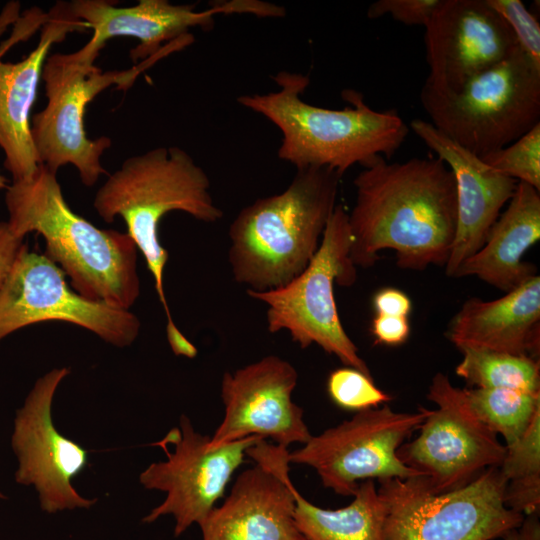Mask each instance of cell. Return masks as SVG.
<instances>
[{"instance_id":"cell-1","label":"cell","mask_w":540,"mask_h":540,"mask_svg":"<svg viewBox=\"0 0 540 540\" xmlns=\"http://www.w3.org/2000/svg\"><path fill=\"white\" fill-rule=\"evenodd\" d=\"M348 223L349 257L368 268L379 252H395L397 266L422 271L445 266L457 225L456 184L439 158L388 163L378 156L355 177Z\"/></svg>"},{"instance_id":"cell-2","label":"cell","mask_w":540,"mask_h":540,"mask_svg":"<svg viewBox=\"0 0 540 540\" xmlns=\"http://www.w3.org/2000/svg\"><path fill=\"white\" fill-rule=\"evenodd\" d=\"M7 223L20 238L37 232L44 255L70 278L72 288L92 301L130 310L140 295L137 247L127 233L100 229L66 202L56 173L40 164L27 180L5 190Z\"/></svg>"},{"instance_id":"cell-3","label":"cell","mask_w":540,"mask_h":540,"mask_svg":"<svg viewBox=\"0 0 540 540\" xmlns=\"http://www.w3.org/2000/svg\"><path fill=\"white\" fill-rule=\"evenodd\" d=\"M273 79L279 90L243 95L237 101L281 131L278 158L296 170L326 167L342 177L356 164L365 167L378 156L390 159L409 133L394 109L373 110L359 92L343 91L352 106L328 109L300 97L310 83L308 76L281 71Z\"/></svg>"},{"instance_id":"cell-4","label":"cell","mask_w":540,"mask_h":540,"mask_svg":"<svg viewBox=\"0 0 540 540\" xmlns=\"http://www.w3.org/2000/svg\"><path fill=\"white\" fill-rule=\"evenodd\" d=\"M340 179L326 167L297 169L283 192L242 208L228 230L234 280L246 291L262 292L298 277L319 248Z\"/></svg>"},{"instance_id":"cell-5","label":"cell","mask_w":540,"mask_h":540,"mask_svg":"<svg viewBox=\"0 0 540 540\" xmlns=\"http://www.w3.org/2000/svg\"><path fill=\"white\" fill-rule=\"evenodd\" d=\"M93 206L107 223L120 216L141 251L163 305L168 341L182 335L165 296L163 277L168 251L159 240V224L172 211L214 223L223 217L210 192V179L184 149L156 147L127 158L95 194Z\"/></svg>"},{"instance_id":"cell-6","label":"cell","mask_w":540,"mask_h":540,"mask_svg":"<svg viewBox=\"0 0 540 540\" xmlns=\"http://www.w3.org/2000/svg\"><path fill=\"white\" fill-rule=\"evenodd\" d=\"M193 41L191 34L180 37L157 54L122 71L103 72L95 65V58L86 55L81 48L72 53L49 55L41 75L47 104L31 120L40 164L55 173L62 166L73 165L82 183L93 186L106 173L101 158L111 146V139L87 137L84 122L87 105L112 85L118 90H127L143 71Z\"/></svg>"},{"instance_id":"cell-7","label":"cell","mask_w":540,"mask_h":540,"mask_svg":"<svg viewBox=\"0 0 540 540\" xmlns=\"http://www.w3.org/2000/svg\"><path fill=\"white\" fill-rule=\"evenodd\" d=\"M420 101L436 129L481 158L540 123V66L519 48L457 91L424 83Z\"/></svg>"},{"instance_id":"cell-8","label":"cell","mask_w":540,"mask_h":540,"mask_svg":"<svg viewBox=\"0 0 540 540\" xmlns=\"http://www.w3.org/2000/svg\"><path fill=\"white\" fill-rule=\"evenodd\" d=\"M348 212L337 204L324 229L314 257L306 269L286 285L247 294L267 305L270 333L287 330L302 349L312 344L336 356L345 366L371 376L368 365L346 333L336 305L334 285L351 286L356 267L349 253Z\"/></svg>"},{"instance_id":"cell-9","label":"cell","mask_w":540,"mask_h":540,"mask_svg":"<svg viewBox=\"0 0 540 540\" xmlns=\"http://www.w3.org/2000/svg\"><path fill=\"white\" fill-rule=\"evenodd\" d=\"M378 482L386 507L385 540H494L524 519L505 504L499 467L444 493L432 492L420 476Z\"/></svg>"},{"instance_id":"cell-10","label":"cell","mask_w":540,"mask_h":540,"mask_svg":"<svg viewBox=\"0 0 540 540\" xmlns=\"http://www.w3.org/2000/svg\"><path fill=\"white\" fill-rule=\"evenodd\" d=\"M14 25L0 45V148L12 182H18L30 179L40 166L30 115L49 50L86 26L67 2L56 3L47 15L34 7Z\"/></svg>"},{"instance_id":"cell-11","label":"cell","mask_w":540,"mask_h":540,"mask_svg":"<svg viewBox=\"0 0 540 540\" xmlns=\"http://www.w3.org/2000/svg\"><path fill=\"white\" fill-rule=\"evenodd\" d=\"M426 408L397 412L388 405L357 412L328 428L293 452L289 463L313 468L323 486L341 496H353L365 480L419 477L398 456V449L418 430Z\"/></svg>"},{"instance_id":"cell-12","label":"cell","mask_w":540,"mask_h":540,"mask_svg":"<svg viewBox=\"0 0 540 540\" xmlns=\"http://www.w3.org/2000/svg\"><path fill=\"white\" fill-rule=\"evenodd\" d=\"M427 398L436 408L426 409L417 437L403 443L397 453L432 492L461 488L483 471L500 466L505 445L469 412L460 388L445 374L434 375Z\"/></svg>"},{"instance_id":"cell-13","label":"cell","mask_w":540,"mask_h":540,"mask_svg":"<svg viewBox=\"0 0 540 540\" xmlns=\"http://www.w3.org/2000/svg\"><path fill=\"white\" fill-rule=\"evenodd\" d=\"M64 272L23 244L0 288V341L35 323L57 320L85 328L117 347L131 345L141 323L131 312L72 290Z\"/></svg>"},{"instance_id":"cell-14","label":"cell","mask_w":540,"mask_h":540,"mask_svg":"<svg viewBox=\"0 0 540 540\" xmlns=\"http://www.w3.org/2000/svg\"><path fill=\"white\" fill-rule=\"evenodd\" d=\"M262 440L250 436L220 446L209 444L210 436L195 431L190 419L181 415L180 426L157 444H174L166 461L150 464L139 476L142 486L166 493V498L143 518L151 523L164 515L175 519L174 535L200 524L223 497L234 472L243 463L247 450Z\"/></svg>"},{"instance_id":"cell-15","label":"cell","mask_w":540,"mask_h":540,"mask_svg":"<svg viewBox=\"0 0 540 540\" xmlns=\"http://www.w3.org/2000/svg\"><path fill=\"white\" fill-rule=\"evenodd\" d=\"M67 367L55 368L40 377L15 415L11 447L17 458L15 481L33 486L41 509L56 513L90 508L96 499L81 496L71 481L87 466L88 451L63 436L52 420V402Z\"/></svg>"},{"instance_id":"cell-16","label":"cell","mask_w":540,"mask_h":540,"mask_svg":"<svg viewBox=\"0 0 540 540\" xmlns=\"http://www.w3.org/2000/svg\"><path fill=\"white\" fill-rule=\"evenodd\" d=\"M288 453L264 439L247 450L256 465L239 474L224 502L199 524L202 540H306L294 519Z\"/></svg>"},{"instance_id":"cell-17","label":"cell","mask_w":540,"mask_h":540,"mask_svg":"<svg viewBox=\"0 0 540 540\" xmlns=\"http://www.w3.org/2000/svg\"><path fill=\"white\" fill-rule=\"evenodd\" d=\"M298 373L287 360L268 355L224 373L221 398L224 418L210 437L212 447L250 436L270 438L286 448L312 436L303 409L292 400Z\"/></svg>"},{"instance_id":"cell-18","label":"cell","mask_w":540,"mask_h":540,"mask_svg":"<svg viewBox=\"0 0 540 540\" xmlns=\"http://www.w3.org/2000/svg\"><path fill=\"white\" fill-rule=\"evenodd\" d=\"M72 13L93 33L81 47L97 58L106 42L115 37H133L139 44L130 51L134 65L157 54L162 48L187 34L194 27L209 29L217 14L250 13L276 17L279 8L256 0H232L197 11L195 4H172L167 0H140L134 6L118 7L105 0H74Z\"/></svg>"},{"instance_id":"cell-19","label":"cell","mask_w":540,"mask_h":540,"mask_svg":"<svg viewBox=\"0 0 540 540\" xmlns=\"http://www.w3.org/2000/svg\"><path fill=\"white\" fill-rule=\"evenodd\" d=\"M426 84L457 91L475 75L512 56L517 40L486 0H443L425 26Z\"/></svg>"},{"instance_id":"cell-20","label":"cell","mask_w":540,"mask_h":540,"mask_svg":"<svg viewBox=\"0 0 540 540\" xmlns=\"http://www.w3.org/2000/svg\"><path fill=\"white\" fill-rule=\"evenodd\" d=\"M410 128L446 164L455 179L457 225L445 264L446 275L454 277L461 264L484 245L518 182L491 169L430 122L414 119Z\"/></svg>"},{"instance_id":"cell-21","label":"cell","mask_w":540,"mask_h":540,"mask_svg":"<svg viewBox=\"0 0 540 540\" xmlns=\"http://www.w3.org/2000/svg\"><path fill=\"white\" fill-rule=\"evenodd\" d=\"M446 336L457 348L468 346L539 359V275L495 300H466L450 321Z\"/></svg>"},{"instance_id":"cell-22","label":"cell","mask_w":540,"mask_h":540,"mask_svg":"<svg viewBox=\"0 0 540 540\" xmlns=\"http://www.w3.org/2000/svg\"><path fill=\"white\" fill-rule=\"evenodd\" d=\"M539 239V190L518 182L484 245L461 264L454 278L475 276L507 293L536 275V267L523 257Z\"/></svg>"},{"instance_id":"cell-23","label":"cell","mask_w":540,"mask_h":540,"mask_svg":"<svg viewBox=\"0 0 540 540\" xmlns=\"http://www.w3.org/2000/svg\"><path fill=\"white\" fill-rule=\"evenodd\" d=\"M386 507L374 480L359 483L353 500L339 509H324L296 489L294 519L306 540H385Z\"/></svg>"},{"instance_id":"cell-24","label":"cell","mask_w":540,"mask_h":540,"mask_svg":"<svg viewBox=\"0 0 540 540\" xmlns=\"http://www.w3.org/2000/svg\"><path fill=\"white\" fill-rule=\"evenodd\" d=\"M455 373L474 388L540 393L539 359L463 346Z\"/></svg>"},{"instance_id":"cell-25","label":"cell","mask_w":540,"mask_h":540,"mask_svg":"<svg viewBox=\"0 0 540 540\" xmlns=\"http://www.w3.org/2000/svg\"><path fill=\"white\" fill-rule=\"evenodd\" d=\"M469 412L505 440V446L516 443L540 412V393L510 389L460 388Z\"/></svg>"},{"instance_id":"cell-26","label":"cell","mask_w":540,"mask_h":540,"mask_svg":"<svg viewBox=\"0 0 540 540\" xmlns=\"http://www.w3.org/2000/svg\"><path fill=\"white\" fill-rule=\"evenodd\" d=\"M499 470L506 480V506L526 516L539 515L540 412L523 436L513 445L506 447Z\"/></svg>"},{"instance_id":"cell-27","label":"cell","mask_w":540,"mask_h":540,"mask_svg":"<svg viewBox=\"0 0 540 540\" xmlns=\"http://www.w3.org/2000/svg\"><path fill=\"white\" fill-rule=\"evenodd\" d=\"M481 160L494 171L540 191V123Z\"/></svg>"},{"instance_id":"cell-28","label":"cell","mask_w":540,"mask_h":540,"mask_svg":"<svg viewBox=\"0 0 540 540\" xmlns=\"http://www.w3.org/2000/svg\"><path fill=\"white\" fill-rule=\"evenodd\" d=\"M327 392L338 407L357 412L379 407L391 400V396L375 385L372 376L349 366L329 374Z\"/></svg>"},{"instance_id":"cell-29","label":"cell","mask_w":540,"mask_h":540,"mask_svg":"<svg viewBox=\"0 0 540 540\" xmlns=\"http://www.w3.org/2000/svg\"><path fill=\"white\" fill-rule=\"evenodd\" d=\"M506 21L519 48L540 66V25L521 0H486Z\"/></svg>"},{"instance_id":"cell-30","label":"cell","mask_w":540,"mask_h":540,"mask_svg":"<svg viewBox=\"0 0 540 540\" xmlns=\"http://www.w3.org/2000/svg\"><path fill=\"white\" fill-rule=\"evenodd\" d=\"M443 0H377L367 9L369 19L390 15L405 25L426 26Z\"/></svg>"},{"instance_id":"cell-31","label":"cell","mask_w":540,"mask_h":540,"mask_svg":"<svg viewBox=\"0 0 540 540\" xmlns=\"http://www.w3.org/2000/svg\"><path fill=\"white\" fill-rule=\"evenodd\" d=\"M371 332L376 344L397 346L409 338L410 323L408 317L376 314L372 320Z\"/></svg>"},{"instance_id":"cell-32","label":"cell","mask_w":540,"mask_h":540,"mask_svg":"<svg viewBox=\"0 0 540 540\" xmlns=\"http://www.w3.org/2000/svg\"><path fill=\"white\" fill-rule=\"evenodd\" d=\"M373 307L378 315L408 317L412 303L403 291L396 288H383L374 295Z\"/></svg>"},{"instance_id":"cell-33","label":"cell","mask_w":540,"mask_h":540,"mask_svg":"<svg viewBox=\"0 0 540 540\" xmlns=\"http://www.w3.org/2000/svg\"><path fill=\"white\" fill-rule=\"evenodd\" d=\"M22 245L23 239L12 233L7 221H0V288Z\"/></svg>"},{"instance_id":"cell-34","label":"cell","mask_w":540,"mask_h":540,"mask_svg":"<svg viewBox=\"0 0 540 540\" xmlns=\"http://www.w3.org/2000/svg\"><path fill=\"white\" fill-rule=\"evenodd\" d=\"M502 540H540V523L538 515H528L520 526L509 530Z\"/></svg>"},{"instance_id":"cell-35","label":"cell","mask_w":540,"mask_h":540,"mask_svg":"<svg viewBox=\"0 0 540 540\" xmlns=\"http://www.w3.org/2000/svg\"><path fill=\"white\" fill-rule=\"evenodd\" d=\"M20 10L21 4L18 1H10L4 5L0 11V37L21 17Z\"/></svg>"},{"instance_id":"cell-36","label":"cell","mask_w":540,"mask_h":540,"mask_svg":"<svg viewBox=\"0 0 540 540\" xmlns=\"http://www.w3.org/2000/svg\"><path fill=\"white\" fill-rule=\"evenodd\" d=\"M8 186V179L0 173V190H6Z\"/></svg>"},{"instance_id":"cell-37","label":"cell","mask_w":540,"mask_h":540,"mask_svg":"<svg viewBox=\"0 0 540 540\" xmlns=\"http://www.w3.org/2000/svg\"><path fill=\"white\" fill-rule=\"evenodd\" d=\"M5 495L0 491V499H4Z\"/></svg>"}]
</instances>
